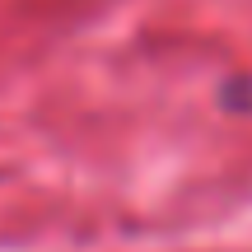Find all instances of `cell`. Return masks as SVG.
<instances>
[{"instance_id":"obj_1","label":"cell","mask_w":252,"mask_h":252,"mask_svg":"<svg viewBox=\"0 0 252 252\" xmlns=\"http://www.w3.org/2000/svg\"><path fill=\"white\" fill-rule=\"evenodd\" d=\"M220 103H224V112L252 117V75H234V80L220 89Z\"/></svg>"}]
</instances>
